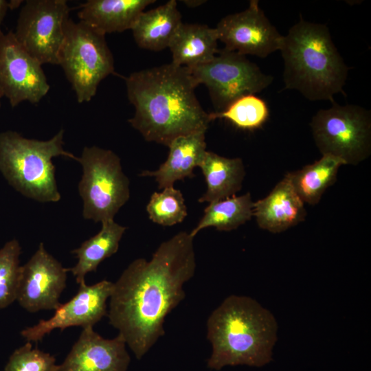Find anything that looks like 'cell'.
Segmentation results:
<instances>
[{"label": "cell", "mask_w": 371, "mask_h": 371, "mask_svg": "<svg viewBox=\"0 0 371 371\" xmlns=\"http://www.w3.org/2000/svg\"><path fill=\"white\" fill-rule=\"evenodd\" d=\"M196 267L194 238L183 231L150 260H133L113 283L106 316L137 359L164 335L165 319L185 298L183 285Z\"/></svg>", "instance_id": "obj_1"}, {"label": "cell", "mask_w": 371, "mask_h": 371, "mask_svg": "<svg viewBox=\"0 0 371 371\" xmlns=\"http://www.w3.org/2000/svg\"><path fill=\"white\" fill-rule=\"evenodd\" d=\"M125 83L135 108L128 122L145 140L168 146L179 137L206 132L211 120L188 67L171 63L142 69L126 77Z\"/></svg>", "instance_id": "obj_2"}, {"label": "cell", "mask_w": 371, "mask_h": 371, "mask_svg": "<svg viewBox=\"0 0 371 371\" xmlns=\"http://www.w3.org/2000/svg\"><path fill=\"white\" fill-rule=\"evenodd\" d=\"M277 330L273 314L256 300L228 296L207 320V338L212 346L207 368L265 366L272 360Z\"/></svg>", "instance_id": "obj_3"}, {"label": "cell", "mask_w": 371, "mask_h": 371, "mask_svg": "<svg viewBox=\"0 0 371 371\" xmlns=\"http://www.w3.org/2000/svg\"><path fill=\"white\" fill-rule=\"evenodd\" d=\"M284 89L311 101L330 100L344 92L348 67L335 45L328 27L302 18L283 36Z\"/></svg>", "instance_id": "obj_4"}, {"label": "cell", "mask_w": 371, "mask_h": 371, "mask_svg": "<svg viewBox=\"0 0 371 371\" xmlns=\"http://www.w3.org/2000/svg\"><path fill=\"white\" fill-rule=\"evenodd\" d=\"M64 130L48 140L27 139L14 131L0 133V172L8 183L24 196L39 202L61 198L52 159L78 157L63 148Z\"/></svg>", "instance_id": "obj_5"}, {"label": "cell", "mask_w": 371, "mask_h": 371, "mask_svg": "<svg viewBox=\"0 0 371 371\" xmlns=\"http://www.w3.org/2000/svg\"><path fill=\"white\" fill-rule=\"evenodd\" d=\"M60 65L79 103L89 102L100 82L114 73V59L105 35L69 19L58 55Z\"/></svg>", "instance_id": "obj_6"}, {"label": "cell", "mask_w": 371, "mask_h": 371, "mask_svg": "<svg viewBox=\"0 0 371 371\" xmlns=\"http://www.w3.org/2000/svg\"><path fill=\"white\" fill-rule=\"evenodd\" d=\"M78 161L82 167L78 192L85 219L101 223L114 216L130 198V181L120 158L96 146L84 147Z\"/></svg>", "instance_id": "obj_7"}, {"label": "cell", "mask_w": 371, "mask_h": 371, "mask_svg": "<svg viewBox=\"0 0 371 371\" xmlns=\"http://www.w3.org/2000/svg\"><path fill=\"white\" fill-rule=\"evenodd\" d=\"M319 110L310 126L314 142L322 155L357 165L371 153V113L355 104L339 105Z\"/></svg>", "instance_id": "obj_8"}, {"label": "cell", "mask_w": 371, "mask_h": 371, "mask_svg": "<svg viewBox=\"0 0 371 371\" xmlns=\"http://www.w3.org/2000/svg\"><path fill=\"white\" fill-rule=\"evenodd\" d=\"M188 69L197 86L207 88L215 112L243 96L263 91L273 80L246 56L225 49H219L210 61Z\"/></svg>", "instance_id": "obj_9"}, {"label": "cell", "mask_w": 371, "mask_h": 371, "mask_svg": "<svg viewBox=\"0 0 371 371\" xmlns=\"http://www.w3.org/2000/svg\"><path fill=\"white\" fill-rule=\"evenodd\" d=\"M70 10L65 0H27L21 8L14 36L41 65H58Z\"/></svg>", "instance_id": "obj_10"}, {"label": "cell", "mask_w": 371, "mask_h": 371, "mask_svg": "<svg viewBox=\"0 0 371 371\" xmlns=\"http://www.w3.org/2000/svg\"><path fill=\"white\" fill-rule=\"evenodd\" d=\"M0 89L12 107L24 101L36 104L49 90L42 65L22 47L12 31L0 30Z\"/></svg>", "instance_id": "obj_11"}, {"label": "cell", "mask_w": 371, "mask_h": 371, "mask_svg": "<svg viewBox=\"0 0 371 371\" xmlns=\"http://www.w3.org/2000/svg\"><path fill=\"white\" fill-rule=\"evenodd\" d=\"M215 28L224 49L261 58L280 50L283 38L257 0L250 1L245 10L223 17Z\"/></svg>", "instance_id": "obj_12"}, {"label": "cell", "mask_w": 371, "mask_h": 371, "mask_svg": "<svg viewBox=\"0 0 371 371\" xmlns=\"http://www.w3.org/2000/svg\"><path fill=\"white\" fill-rule=\"evenodd\" d=\"M113 287V283L106 280L92 285L85 282L79 284L76 294L61 304L50 318L41 319L36 324L24 328L21 335L27 341L37 342L55 329L93 326L107 315L106 302Z\"/></svg>", "instance_id": "obj_13"}, {"label": "cell", "mask_w": 371, "mask_h": 371, "mask_svg": "<svg viewBox=\"0 0 371 371\" xmlns=\"http://www.w3.org/2000/svg\"><path fill=\"white\" fill-rule=\"evenodd\" d=\"M67 268L41 243L30 260L21 266L16 301L30 313L56 310L66 287Z\"/></svg>", "instance_id": "obj_14"}, {"label": "cell", "mask_w": 371, "mask_h": 371, "mask_svg": "<svg viewBox=\"0 0 371 371\" xmlns=\"http://www.w3.org/2000/svg\"><path fill=\"white\" fill-rule=\"evenodd\" d=\"M93 326L82 328L69 352L54 371H127L131 357L124 339H105Z\"/></svg>", "instance_id": "obj_15"}, {"label": "cell", "mask_w": 371, "mask_h": 371, "mask_svg": "<svg viewBox=\"0 0 371 371\" xmlns=\"http://www.w3.org/2000/svg\"><path fill=\"white\" fill-rule=\"evenodd\" d=\"M304 203L295 192L287 175L265 198L254 202L253 216L260 228L280 233L303 221Z\"/></svg>", "instance_id": "obj_16"}, {"label": "cell", "mask_w": 371, "mask_h": 371, "mask_svg": "<svg viewBox=\"0 0 371 371\" xmlns=\"http://www.w3.org/2000/svg\"><path fill=\"white\" fill-rule=\"evenodd\" d=\"M205 132H199L175 139L169 145L166 160L156 170H144L142 177H153L159 189L173 186L175 182L193 177L206 150Z\"/></svg>", "instance_id": "obj_17"}, {"label": "cell", "mask_w": 371, "mask_h": 371, "mask_svg": "<svg viewBox=\"0 0 371 371\" xmlns=\"http://www.w3.org/2000/svg\"><path fill=\"white\" fill-rule=\"evenodd\" d=\"M154 0H88L79 7L80 21L106 35L131 30Z\"/></svg>", "instance_id": "obj_18"}, {"label": "cell", "mask_w": 371, "mask_h": 371, "mask_svg": "<svg viewBox=\"0 0 371 371\" xmlns=\"http://www.w3.org/2000/svg\"><path fill=\"white\" fill-rule=\"evenodd\" d=\"M218 41L215 27L182 22L168 46L172 63L191 67L207 63L218 52Z\"/></svg>", "instance_id": "obj_19"}, {"label": "cell", "mask_w": 371, "mask_h": 371, "mask_svg": "<svg viewBox=\"0 0 371 371\" xmlns=\"http://www.w3.org/2000/svg\"><path fill=\"white\" fill-rule=\"evenodd\" d=\"M181 23L177 3L170 0L142 12L131 30L139 47L158 52L168 47Z\"/></svg>", "instance_id": "obj_20"}, {"label": "cell", "mask_w": 371, "mask_h": 371, "mask_svg": "<svg viewBox=\"0 0 371 371\" xmlns=\"http://www.w3.org/2000/svg\"><path fill=\"white\" fill-rule=\"evenodd\" d=\"M205 179L207 189L199 202L209 203L235 196L242 188L245 176L240 158H227L206 151L199 165Z\"/></svg>", "instance_id": "obj_21"}, {"label": "cell", "mask_w": 371, "mask_h": 371, "mask_svg": "<svg viewBox=\"0 0 371 371\" xmlns=\"http://www.w3.org/2000/svg\"><path fill=\"white\" fill-rule=\"evenodd\" d=\"M126 229V227L114 220L102 223L97 234L71 251L76 255L78 262L74 267L67 268V271L71 273L78 284L85 283L88 273L95 271L104 260L117 251Z\"/></svg>", "instance_id": "obj_22"}, {"label": "cell", "mask_w": 371, "mask_h": 371, "mask_svg": "<svg viewBox=\"0 0 371 371\" xmlns=\"http://www.w3.org/2000/svg\"><path fill=\"white\" fill-rule=\"evenodd\" d=\"M344 162L334 156L322 155L315 162L286 174L297 194L304 203L317 204L328 188L336 181Z\"/></svg>", "instance_id": "obj_23"}, {"label": "cell", "mask_w": 371, "mask_h": 371, "mask_svg": "<svg viewBox=\"0 0 371 371\" xmlns=\"http://www.w3.org/2000/svg\"><path fill=\"white\" fill-rule=\"evenodd\" d=\"M254 203L249 192L210 203L190 234L194 238L201 230L209 227L219 231L235 229L251 218Z\"/></svg>", "instance_id": "obj_24"}, {"label": "cell", "mask_w": 371, "mask_h": 371, "mask_svg": "<svg viewBox=\"0 0 371 371\" xmlns=\"http://www.w3.org/2000/svg\"><path fill=\"white\" fill-rule=\"evenodd\" d=\"M269 115L266 102L251 94L237 99L222 111L209 113V117L211 122L223 118L237 128L251 131L260 128L267 121Z\"/></svg>", "instance_id": "obj_25"}, {"label": "cell", "mask_w": 371, "mask_h": 371, "mask_svg": "<svg viewBox=\"0 0 371 371\" xmlns=\"http://www.w3.org/2000/svg\"><path fill=\"white\" fill-rule=\"evenodd\" d=\"M149 218L162 226L181 223L187 216V207L181 192L169 186L154 192L146 205Z\"/></svg>", "instance_id": "obj_26"}, {"label": "cell", "mask_w": 371, "mask_h": 371, "mask_svg": "<svg viewBox=\"0 0 371 371\" xmlns=\"http://www.w3.org/2000/svg\"><path fill=\"white\" fill-rule=\"evenodd\" d=\"M21 247L16 239L8 241L0 249V309L16 300L21 266Z\"/></svg>", "instance_id": "obj_27"}, {"label": "cell", "mask_w": 371, "mask_h": 371, "mask_svg": "<svg viewBox=\"0 0 371 371\" xmlns=\"http://www.w3.org/2000/svg\"><path fill=\"white\" fill-rule=\"evenodd\" d=\"M56 358L48 352L32 348L27 341L9 357L4 371H54Z\"/></svg>", "instance_id": "obj_28"}, {"label": "cell", "mask_w": 371, "mask_h": 371, "mask_svg": "<svg viewBox=\"0 0 371 371\" xmlns=\"http://www.w3.org/2000/svg\"><path fill=\"white\" fill-rule=\"evenodd\" d=\"M22 1H7L0 0V25L3 22L5 16L9 9H14L17 8Z\"/></svg>", "instance_id": "obj_29"}, {"label": "cell", "mask_w": 371, "mask_h": 371, "mask_svg": "<svg viewBox=\"0 0 371 371\" xmlns=\"http://www.w3.org/2000/svg\"><path fill=\"white\" fill-rule=\"evenodd\" d=\"M184 3L188 7L195 8L205 2V1H183Z\"/></svg>", "instance_id": "obj_30"}, {"label": "cell", "mask_w": 371, "mask_h": 371, "mask_svg": "<svg viewBox=\"0 0 371 371\" xmlns=\"http://www.w3.org/2000/svg\"><path fill=\"white\" fill-rule=\"evenodd\" d=\"M3 93H2V92H1V89H0V99H1V98L3 97Z\"/></svg>", "instance_id": "obj_31"}, {"label": "cell", "mask_w": 371, "mask_h": 371, "mask_svg": "<svg viewBox=\"0 0 371 371\" xmlns=\"http://www.w3.org/2000/svg\"><path fill=\"white\" fill-rule=\"evenodd\" d=\"M0 106H1V104H0Z\"/></svg>", "instance_id": "obj_32"}]
</instances>
